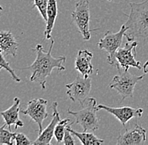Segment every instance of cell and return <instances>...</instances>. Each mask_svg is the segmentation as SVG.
<instances>
[{
	"label": "cell",
	"instance_id": "25",
	"mask_svg": "<svg viewBox=\"0 0 148 145\" xmlns=\"http://www.w3.org/2000/svg\"><path fill=\"white\" fill-rule=\"evenodd\" d=\"M2 69H3V68H2V67L0 66V71H1V70H2Z\"/></svg>",
	"mask_w": 148,
	"mask_h": 145
},
{
	"label": "cell",
	"instance_id": "17",
	"mask_svg": "<svg viewBox=\"0 0 148 145\" xmlns=\"http://www.w3.org/2000/svg\"><path fill=\"white\" fill-rule=\"evenodd\" d=\"M69 130L71 131V133H73V135L76 136L81 142V144L83 145H99L104 143V141L103 139L99 138L97 136H95L93 134V133H87V132H77L73 129H72V127L68 125Z\"/></svg>",
	"mask_w": 148,
	"mask_h": 145
},
{
	"label": "cell",
	"instance_id": "10",
	"mask_svg": "<svg viewBox=\"0 0 148 145\" xmlns=\"http://www.w3.org/2000/svg\"><path fill=\"white\" fill-rule=\"evenodd\" d=\"M98 110H105L115 116L117 119L120 120L121 124L125 126L126 123L134 118H141L143 114V109L133 108L130 107H121V108H112L106 105H97Z\"/></svg>",
	"mask_w": 148,
	"mask_h": 145
},
{
	"label": "cell",
	"instance_id": "7",
	"mask_svg": "<svg viewBox=\"0 0 148 145\" xmlns=\"http://www.w3.org/2000/svg\"><path fill=\"white\" fill-rule=\"evenodd\" d=\"M72 18L83 35L84 40H89L91 38L89 29L90 9L89 0H78L75 4V10L72 13Z\"/></svg>",
	"mask_w": 148,
	"mask_h": 145
},
{
	"label": "cell",
	"instance_id": "8",
	"mask_svg": "<svg viewBox=\"0 0 148 145\" xmlns=\"http://www.w3.org/2000/svg\"><path fill=\"white\" fill-rule=\"evenodd\" d=\"M138 41H128L124 47H120L115 53V59L120 68L128 71L130 67H135L141 70V64L136 60V47Z\"/></svg>",
	"mask_w": 148,
	"mask_h": 145
},
{
	"label": "cell",
	"instance_id": "27",
	"mask_svg": "<svg viewBox=\"0 0 148 145\" xmlns=\"http://www.w3.org/2000/svg\"><path fill=\"white\" fill-rule=\"evenodd\" d=\"M0 9H2V8H1V7H0Z\"/></svg>",
	"mask_w": 148,
	"mask_h": 145
},
{
	"label": "cell",
	"instance_id": "3",
	"mask_svg": "<svg viewBox=\"0 0 148 145\" xmlns=\"http://www.w3.org/2000/svg\"><path fill=\"white\" fill-rule=\"evenodd\" d=\"M97 101L93 97L88 98V105L79 111H72L68 108L67 112L76 118V123L83 127L84 132H93L99 127V120L97 117Z\"/></svg>",
	"mask_w": 148,
	"mask_h": 145
},
{
	"label": "cell",
	"instance_id": "22",
	"mask_svg": "<svg viewBox=\"0 0 148 145\" xmlns=\"http://www.w3.org/2000/svg\"><path fill=\"white\" fill-rule=\"evenodd\" d=\"M14 144L16 145H29L32 143L29 141L27 136L21 133H15L14 135Z\"/></svg>",
	"mask_w": 148,
	"mask_h": 145
},
{
	"label": "cell",
	"instance_id": "21",
	"mask_svg": "<svg viewBox=\"0 0 148 145\" xmlns=\"http://www.w3.org/2000/svg\"><path fill=\"white\" fill-rule=\"evenodd\" d=\"M34 5L33 8H37L43 19L46 22L47 20V8L49 0H33Z\"/></svg>",
	"mask_w": 148,
	"mask_h": 145
},
{
	"label": "cell",
	"instance_id": "1",
	"mask_svg": "<svg viewBox=\"0 0 148 145\" xmlns=\"http://www.w3.org/2000/svg\"><path fill=\"white\" fill-rule=\"evenodd\" d=\"M53 46L54 40L52 39L49 50L45 52L43 46L40 44H38L35 49H32V50L36 52V58L35 61L29 66L23 68V70L26 69L31 71V76L29 78L30 81L39 83L41 88L44 90L46 89V79L51 75L53 69H57L58 71H62L66 70L63 65L66 60V56H59L57 58L53 57L51 55Z\"/></svg>",
	"mask_w": 148,
	"mask_h": 145
},
{
	"label": "cell",
	"instance_id": "4",
	"mask_svg": "<svg viewBox=\"0 0 148 145\" xmlns=\"http://www.w3.org/2000/svg\"><path fill=\"white\" fill-rule=\"evenodd\" d=\"M118 71L119 74L114 76L112 82L110 83V87L111 89H114L120 94L122 101L128 97H133L135 86L144 78V75L136 76L123 69L118 70Z\"/></svg>",
	"mask_w": 148,
	"mask_h": 145
},
{
	"label": "cell",
	"instance_id": "14",
	"mask_svg": "<svg viewBox=\"0 0 148 145\" xmlns=\"http://www.w3.org/2000/svg\"><path fill=\"white\" fill-rule=\"evenodd\" d=\"M19 112H20V99L15 97L14 99L13 105L9 109L0 112V115L3 117L4 123L9 130H11V126L14 125L15 128L24 126V123L19 119Z\"/></svg>",
	"mask_w": 148,
	"mask_h": 145
},
{
	"label": "cell",
	"instance_id": "12",
	"mask_svg": "<svg viewBox=\"0 0 148 145\" xmlns=\"http://www.w3.org/2000/svg\"><path fill=\"white\" fill-rule=\"evenodd\" d=\"M57 106H58V104L56 101H54L52 103V110H53L52 119H51L50 124L44 130H42V132L39 134L36 140L32 143L33 144L49 145L51 144V139L54 137V133H55L56 126L62 120L60 118L59 112L57 111Z\"/></svg>",
	"mask_w": 148,
	"mask_h": 145
},
{
	"label": "cell",
	"instance_id": "18",
	"mask_svg": "<svg viewBox=\"0 0 148 145\" xmlns=\"http://www.w3.org/2000/svg\"><path fill=\"white\" fill-rule=\"evenodd\" d=\"M6 123H4L3 126L0 127V145H12L14 144L15 133H12L11 130L5 129Z\"/></svg>",
	"mask_w": 148,
	"mask_h": 145
},
{
	"label": "cell",
	"instance_id": "23",
	"mask_svg": "<svg viewBox=\"0 0 148 145\" xmlns=\"http://www.w3.org/2000/svg\"><path fill=\"white\" fill-rule=\"evenodd\" d=\"M72 133L71 131L69 130V127H68V125L66 126V132H65V135L64 138H63V141L62 144H63L65 145H73L75 144V140L73 139V138L72 136Z\"/></svg>",
	"mask_w": 148,
	"mask_h": 145
},
{
	"label": "cell",
	"instance_id": "13",
	"mask_svg": "<svg viewBox=\"0 0 148 145\" xmlns=\"http://www.w3.org/2000/svg\"><path fill=\"white\" fill-rule=\"evenodd\" d=\"M92 53L87 50H78L77 58L75 60V69L80 73L83 77L88 78L93 73V68H92Z\"/></svg>",
	"mask_w": 148,
	"mask_h": 145
},
{
	"label": "cell",
	"instance_id": "15",
	"mask_svg": "<svg viewBox=\"0 0 148 145\" xmlns=\"http://www.w3.org/2000/svg\"><path fill=\"white\" fill-rule=\"evenodd\" d=\"M18 44L10 31H0V50L5 55L16 56Z\"/></svg>",
	"mask_w": 148,
	"mask_h": 145
},
{
	"label": "cell",
	"instance_id": "6",
	"mask_svg": "<svg viewBox=\"0 0 148 145\" xmlns=\"http://www.w3.org/2000/svg\"><path fill=\"white\" fill-rule=\"evenodd\" d=\"M91 86L92 78L90 76L85 78L78 72L74 82L66 85L67 89L66 95L68 98L73 101L78 102L81 106H83L85 101H88V95L91 91Z\"/></svg>",
	"mask_w": 148,
	"mask_h": 145
},
{
	"label": "cell",
	"instance_id": "9",
	"mask_svg": "<svg viewBox=\"0 0 148 145\" xmlns=\"http://www.w3.org/2000/svg\"><path fill=\"white\" fill-rule=\"evenodd\" d=\"M47 103V100L43 98L32 99L28 102L27 108L20 111L23 114L28 115L35 123H36L39 127V134L42 132V124L44 120L49 116L46 112Z\"/></svg>",
	"mask_w": 148,
	"mask_h": 145
},
{
	"label": "cell",
	"instance_id": "19",
	"mask_svg": "<svg viewBox=\"0 0 148 145\" xmlns=\"http://www.w3.org/2000/svg\"><path fill=\"white\" fill-rule=\"evenodd\" d=\"M70 122L69 118H65V119H62L56 126L55 128V136L56 139L57 144H62L63 141V138L65 135V132H66V126L68 125V123Z\"/></svg>",
	"mask_w": 148,
	"mask_h": 145
},
{
	"label": "cell",
	"instance_id": "5",
	"mask_svg": "<svg viewBox=\"0 0 148 145\" xmlns=\"http://www.w3.org/2000/svg\"><path fill=\"white\" fill-rule=\"evenodd\" d=\"M126 29V26L123 25L120 28V31H118L117 33H112L110 31H107L98 43V46L100 50H105L107 51L108 63L112 66L117 68V70H120V68L115 59V53L121 47L123 37L125 36Z\"/></svg>",
	"mask_w": 148,
	"mask_h": 145
},
{
	"label": "cell",
	"instance_id": "2",
	"mask_svg": "<svg viewBox=\"0 0 148 145\" xmlns=\"http://www.w3.org/2000/svg\"><path fill=\"white\" fill-rule=\"evenodd\" d=\"M130 12L125 25L127 29L125 36L128 41H143L148 39V0L130 3Z\"/></svg>",
	"mask_w": 148,
	"mask_h": 145
},
{
	"label": "cell",
	"instance_id": "26",
	"mask_svg": "<svg viewBox=\"0 0 148 145\" xmlns=\"http://www.w3.org/2000/svg\"><path fill=\"white\" fill-rule=\"evenodd\" d=\"M108 1H114V0H108Z\"/></svg>",
	"mask_w": 148,
	"mask_h": 145
},
{
	"label": "cell",
	"instance_id": "24",
	"mask_svg": "<svg viewBox=\"0 0 148 145\" xmlns=\"http://www.w3.org/2000/svg\"><path fill=\"white\" fill-rule=\"evenodd\" d=\"M143 70H144L145 74H148V61L143 65Z\"/></svg>",
	"mask_w": 148,
	"mask_h": 145
},
{
	"label": "cell",
	"instance_id": "20",
	"mask_svg": "<svg viewBox=\"0 0 148 145\" xmlns=\"http://www.w3.org/2000/svg\"><path fill=\"white\" fill-rule=\"evenodd\" d=\"M0 66H1L3 69H5L8 72H9V74L11 75V76H12V78H13V80H14V82H21L20 78L15 74L14 71L11 68V66H10V65H9V62L6 61V59H5V54H3V52L1 50H0Z\"/></svg>",
	"mask_w": 148,
	"mask_h": 145
},
{
	"label": "cell",
	"instance_id": "16",
	"mask_svg": "<svg viewBox=\"0 0 148 145\" xmlns=\"http://www.w3.org/2000/svg\"><path fill=\"white\" fill-rule=\"evenodd\" d=\"M57 2L56 0H49L47 8V20H46L45 39H50L51 37V32L55 25L56 19L57 17Z\"/></svg>",
	"mask_w": 148,
	"mask_h": 145
},
{
	"label": "cell",
	"instance_id": "11",
	"mask_svg": "<svg viewBox=\"0 0 148 145\" xmlns=\"http://www.w3.org/2000/svg\"><path fill=\"white\" fill-rule=\"evenodd\" d=\"M147 141V130L136 123L132 129L126 130L118 137V145H140Z\"/></svg>",
	"mask_w": 148,
	"mask_h": 145
}]
</instances>
